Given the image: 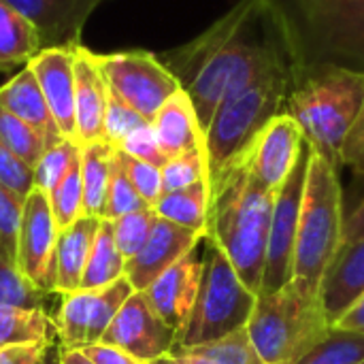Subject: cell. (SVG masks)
Listing matches in <instances>:
<instances>
[{
	"label": "cell",
	"instance_id": "46",
	"mask_svg": "<svg viewBox=\"0 0 364 364\" xmlns=\"http://www.w3.org/2000/svg\"><path fill=\"white\" fill-rule=\"evenodd\" d=\"M92 360L96 364H151L145 363V360H139L122 350H115V348H109V346H102V343H96L92 348H85L83 350Z\"/></svg>",
	"mask_w": 364,
	"mask_h": 364
},
{
	"label": "cell",
	"instance_id": "51",
	"mask_svg": "<svg viewBox=\"0 0 364 364\" xmlns=\"http://www.w3.org/2000/svg\"><path fill=\"white\" fill-rule=\"evenodd\" d=\"M360 364H364V360H363V363H360Z\"/></svg>",
	"mask_w": 364,
	"mask_h": 364
},
{
	"label": "cell",
	"instance_id": "24",
	"mask_svg": "<svg viewBox=\"0 0 364 364\" xmlns=\"http://www.w3.org/2000/svg\"><path fill=\"white\" fill-rule=\"evenodd\" d=\"M166 358L173 364H264L250 339L247 328L203 346H177Z\"/></svg>",
	"mask_w": 364,
	"mask_h": 364
},
{
	"label": "cell",
	"instance_id": "25",
	"mask_svg": "<svg viewBox=\"0 0 364 364\" xmlns=\"http://www.w3.org/2000/svg\"><path fill=\"white\" fill-rule=\"evenodd\" d=\"M115 145L109 141H94L81 145V186H83V213L105 218L111 166Z\"/></svg>",
	"mask_w": 364,
	"mask_h": 364
},
{
	"label": "cell",
	"instance_id": "31",
	"mask_svg": "<svg viewBox=\"0 0 364 364\" xmlns=\"http://www.w3.org/2000/svg\"><path fill=\"white\" fill-rule=\"evenodd\" d=\"M49 292L36 288L2 250H0V305L23 307V309H45Z\"/></svg>",
	"mask_w": 364,
	"mask_h": 364
},
{
	"label": "cell",
	"instance_id": "12",
	"mask_svg": "<svg viewBox=\"0 0 364 364\" xmlns=\"http://www.w3.org/2000/svg\"><path fill=\"white\" fill-rule=\"evenodd\" d=\"M58 226L51 213L49 196L32 188L23 203V215L17 241V267L19 271L43 292L53 294L55 284V245Z\"/></svg>",
	"mask_w": 364,
	"mask_h": 364
},
{
	"label": "cell",
	"instance_id": "14",
	"mask_svg": "<svg viewBox=\"0 0 364 364\" xmlns=\"http://www.w3.org/2000/svg\"><path fill=\"white\" fill-rule=\"evenodd\" d=\"M203 252L205 239L168 271H164L147 290H143V296L147 299L151 309L177 333L179 339L188 326V320L198 299L205 267Z\"/></svg>",
	"mask_w": 364,
	"mask_h": 364
},
{
	"label": "cell",
	"instance_id": "42",
	"mask_svg": "<svg viewBox=\"0 0 364 364\" xmlns=\"http://www.w3.org/2000/svg\"><path fill=\"white\" fill-rule=\"evenodd\" d=\"M117 149H122L124 154L136 158V160H143V162H149L154 166H164L166 164V156L164 151L160 149V143L156 139V132L151 128V122L143 124L141 128H136L134 132H130L119 145Z\"/></svg>",
	"mask_w": 364,
	"mask_h": 364
},
{
	"label": "cell",
	"instance_id": "20",
	"mask_svg": "<svg viewBox=\"0 0 364 364\" xmlns=\"http://www.w3.org/2000/svg\"><path fill=\"white\" fill-rule=\"evenodd\" d=\"M364 292V237L341 243L320 284V301L335 324Z\"/></svg>",
	"mask_w": 364,
	"mask_h": 364
},
{
	"label": "cell",
	"instance_id": "50",
	"mask_svg": "<svg viewBox=\"0 0 364 364\" xmlns=\"http://www.w3.org/2000/svg\"><path fill=\"white\" fill-rule=\"evenodd\" d=\"M151 364H173V363H171V360H168V358L164 356V358H158V360H154Z\"/></svg>",
	"mask_w": 364,
	"mask_h": 364
},
{
	"label": "cell",
	"instance_id": "23",
	"mask_svg": "<svg viewBox=\"0 0 364 364\" xmlns=\"http://www.w3.org/2000/svg\"><path fill=\"white\" fill-rule=\"evenodd\" d=\"M151 128L166 158L205 147V132L198 124L196 109L183 87L177 90L160 107V111L151 119Z\"/></svg>",
	"mask_w": 364,
	"mask_h": 364
},
{
	"label": "cell",
	"instance_id": "26",
	"mask_svg": "<svg viewBox=\"0 0 364 364\" xmlns=\"http://www.w3.org/2000/svg\"><path fill=\"white\" fill-rule=\"evenodd\" d=\"M41 49L34 26L6 0H0V70L28 64Z\"/></svg>",
	"mask_w": 364,
	"mask_h": 364
},
{
	"label": "cell",
	"instance_id": "2",
	"mask_svg": "<svg viewBox=\"0 0 364 364\" xmlns=\"http://www.w3.org/2000/svg\"><path fill=\"white\" fill-rule=\"evenodd\" d=\"M209 192L207 239L228 256L239 279L258 296L277 192L260 186L245 162L211 183Z\"/></svg>",
	"mask_w": 364,
	"mask_h": 364
},
{
	"label": "cell",
	"instance_id": "44",
	"mask_svg": "<svg viewBox=\"0 0 364 364\" xmlns=\"http://www.w3.org/2000/svg\"><path fill=\"white\" fill-rule=\"evenodd\" d=\"M343 166H350L358 177H364V105L358 113L356 124L352 126L343 151H341Z\"/></svg>",
	"mask_w": 364,
	"mask_h": 364
},
{
	"label": "cell",
	"instance_id": "7",
	"mask_svg": "<svg viewBox=\"0 0 364 364\" xmlns=\"http://www.w3.org/2000/svg\"><path fill=\"white\" fill-rule=\"evenodd\" d=\"M305 68L343 66L364 73V0H279Z\"/></svg>",
	"mask_w": 364,
	"mask_h": 364
},
{
	"label": "cell",
	"instance_id": "1",
	"mask_svg": "<svg viewBox=\"0 0 364 364\" xmlns=\"http://www.w3.org/2000/svg\"><path fill=\"white\" fill-rule=\"evenodd\" d=\"M166 60L188 92L203 132L218 107L256 79L282 70H307L279 0H239Z\"/></svg>",
	"mask_w": 364,
	"mask_h": 364
},
{
	"label": "cell",
	"instance_id": "40",
	"mask_svg": "<svg viewBox=\"0 0 364 364\" xmlns=\"http://www.w3.org/2000/svg\"><path fill=\"white\" fill-rule=\"evenodd\" d=\"M143 124H147V119L139 115L132 107H128L115 92L109 90V102L105 115V141L117 147L130 132H134Z\"/></svg>",
	"mask_w": 364,
	"mask_h": 364
},
{
	"label": "cell",
	"instance_id": "6",
	"mask_svg": "<svg viewBox=\"0 0 364 364\" xmlns=\"http://www.w3.org/2000/svg\"><path fill=\"white\" fill-rule=\"evenodd\" d=\"M343 235V190L339 173L314 149L301 205L294 279L318 290Z\"/></svg>",
	"mask_w": 364,
	"mask_h": 364
},
{
	"label": "cell",
	"instance_id": "32",
	"mask_svg": "<svg viewBox=\"0 0 364 364\" xmlns=\"http://www.w3.org/2000/svg\"><path fill=\"white\" fill-rule=\"evenodd\" d=\"M364 360V333L331 328L328 337L320 341L296 364H360Z\"/></svg>",
	"mask_w": 364,
	"mask_h": 364
},
{
	"label": "cell",
	"instance_id": "45",
	"mask_svg": "<svg viewBox=\"0 0 364 364\" xmlns=\"http://www.w3.org/2000/svg\"><path fill=\"white\" fill-rule=\"evenodd\" d=\"M364 237V190L360 192L358 200L350 207H343V235L341 243L354 241Z\"/></svg>",
	"mask_w": 364,
	"mask_h": 364
},
{
	"label": "cell",
	"instance_id": "5",
	"mask_svg": "<svg viewBox=\"0 0 364 364\" xmlns=\"http://www.w3.org/2000/svg\"><path fill=\"white\" fill-rule=\"evenodd\" d=\"M245 328L264 364H296L328 337L333 324L320 292L292 279L277 292L258 294Z\"/></svg>",
	"mask_w": 364,
	"mask_h": 364
},
{
	"label": "cell",
	"instance_id": "33",
	"mask_svg": "<svg viewBox=\"0 0 364 364\" xmlns=\"http://www.w3.org/2000/svg\"><path fill=\"white\" fill-rule=\"evenodd\" d=\"M0 141L28 166H36L43 151L47 149L45 139L17 115L0 107Z\"/></svg>",
	"mask_w": 364,
	"mask_h": 364
},
{
	"label": "cell",
	"instance_id": "10",
	"mask_svg": "<svg viewBox=\"0 0 364 364\" xmlns=\"http://www.w3.org/2000/svg\"><path fill=\"white\" fill-rule=\"evenodd\" d=\"M100 66L109 90L115 92L147 122L156 117L160 107L181 90L171 68L149 51H117L100 55Z\"/></svg>",
	"mask_w": 364,
	"mask_h": 364
},
{
	"label": "cell",
	"instance_id": "47",
	"mask_svg": "<svg viewBox=\"0 0 364 364\" xmlns=\"http://www.w3.org/2000/svg\"><path fill=\"white\" fill-rule=\"evenodd\" d=\"M341 331H354V333H364V292L363 296L333 324Z\"/></svg>",
	"mask_w": 364,
	"mask_h": 364
},
{
	"label": "cell",
	"instance_id": "16",
	"mask_svg": "<svg viewBox=\"0 0 364 364\" xmlns=\"http://www.w3.org/2000/svg\"><path fill=\"white\" fill-rule=\"evenodd\" d=\"M75 47H47L41 49L28 66L36 75L47 107L55 119L60 134L77 143L75 117ZM79 145V143H77Z\"/></svg>",
	"mask_w": 364,
	"mask_h": 364
},
{
	"label": "cell",
	"instance_id": "11",
	"mask_svg": "<svg viewBox=\"0 0 364 364\" xmlns=\"http://www.w3.org/2000/svg\"><path fill=\"white\" fill-rule=\"evenodd\" d=\"M136 290L126 277L100 290H79L60 296L62 303L53 318L58 346L62 350H85L100 343L117 311Z\"/></svg>",
	"mask_w": 364,
	"mask_h": 364
},
{
	"label": "cell",
	"instance_id": "27",
	"mask_svg": "<svg viewBox=\"0 0 364 364\" xmlns=\"http://www.w3.org/2000/svg\"><path fill=\"white\" fill-rule=\"evenodd\" d=\"M209 198H211L209 181H198L194 186L175 192H164L151 209L156 211L158 218H164L177 226L207 235Z\"/></svg>",
	"mask_w": 364,
	"mask_h": 364
},
{
	"label": "cell",
	"instance_id": "28",
	"mask_svg": "<svg viewBox=\"0 0 364 364\" xmlns=\"http://www.w3.org/2000/svg\"><path fill=\"white\" fill-rule=\"evenodd\" d=\"M124 275H126V260L115 245L113 222L100 220V228L96 232L92 252L83 271L81 290H100L122 279Z\"/></svg>",
	"mask_w": 364,
	"mask_h": 364
},
{
	"label": "cell",
	"instance_id": "13",
	"mask_svg": "<svg viewBox=\"0 0 364 364\" xmlns=\"http://www.w3.org/2000/svg\"><path fill=\"white\" fill-rule=\"evenodd\" d=\"M102 346L122 350L139 360L154 363L179 346L177 333L151 309L143 292H134L113 318L100 339Z\"/></svg>",
	"mask_w": 364,
	"mask_h": 364
},
{
	"label": "cell",
	"instance_id": "30",
	"mask_svg": "<svg viewBox=\"0 0 364 364\" xmlns=\"http://www.w3.org/2000/svg\"><path fill=\"white\" fill-rule=\"evenodd\" d=\"M51 213L55 220L58 230L68 228L73 222H77L83 213V186H81V149L77 158L73 160L66 175L60 179V183L47 194Z\"/></svg>",
	"mask_w": 364,
	"mask_h": 364
},
{
	"label": "cell",
	"instance_id": "17",
	"mask_svg": "<svg viewBox=\"0 0 364 364\" xmlns=\"http://www.w3.org/2000/svg\"><path fill=\"white\" fill-rule=\"evenodd\" d=\"M207 235L177 226L156 215L151 235L143 250L126 262V279L136 292L147 290L164 271L190 254Z\"/></svg>",
	"mask_w": 364,
	"mask_h": 364
},
{
	"label": "cell",
	"instance_id": "35",
	"mask_svg": "<svg viewBox=\"0 0 364 364\" xmlns=\"http://www.w3.org/2000/svg\"><path fill=\"white\" fill-rule=\"evenodd\" d=\"M79 149H81V145H77L68 139H62L60 143L47 147L34 166V188L49 194L60 183V179L66 175V171L70 168Z\"/></svg>",
	"mask_w": 364,
	"mask_h": 364
},
{
	"label": "cell",
	"instance_id": "22",
	"mask_svg": "<svg viewBox=\"0 0 364 364\" xmlns=\"http://www.w3.org/2000/svg\"><path fill=\"white\" fill-rule=\"evenodd\" d=\"M100 228V218L81 215L68 228L60 230L55 245V284L53 294L66 296L81 290L83 271Z\"/></svg>",
	"mask_w": 364,
	"mask_h": 364
},
{
	"label": "cell",
	"instance_id": "41",
	"mask_svg": "<svg viewBox=\"0 0 364 364\" xmlns=\"http://www.w3.org/2000/svg\"><path fill=\"white\" fill-rule=\"evenodd\" d=\"M0 183L26 198L34 188V168L19 160L2 141H0Z\"/></svg>",
	"mask_w": 364,
	"mask_h": 364
},
{
	"label": "cell",
	"instance_id": "8",
	"mask_svg": "<svg viewBox=\"0 0 364 364\" xmlns=\"http://www.w3.org/2000/svg\"><path fill=\"white\" fill-rule=\"evenodd\" d=\"M203 279L196 305L179 339L181 348L203 346L247 326L258 296L239 279L228 256L205 237Z\"/></svg>",
	"mask_w": 364,
	"mask_h": 364
},
{
	"label": "cell",
	"instance_id": "43",
	"mask_svg": "<svg viewBox=\"0 0 364 364\" xmlns=\"http://www.w3.org/2000/svg\"><path fill=\"white\" fill-rule=\"evenodd\" d=\"M53 341H32L0 348V364H45L51 356Z\"/></svg>",
	"mask_w": 364,
	"mask_h": 364
},
{
	"label": "cell",
	"instance_id": "38",
	"mask_svg": "<svg viewBox=\"0 0 364 364\" xmlns=\"http://www.w3.org/2000/svg\"><path fill=\"white\" fill-rule=\"evenodd\" d=\"M115 156H117V160H119V164H122L126 177H128L130 183L134 186V190L141 194V198H143L149 207H154V205L160 200V196L164 194V190H162V171H160V166H154V164H149V162L136 160V158L124 154V151L117 149V147H115Z\"/></svg>",
	"mask_w": 364,
	"mask_h": 364
},
{
	"label": "cell",
	"instance_id": "37",
	"mask_svg": "<svg viewBox=\"0 0 364 364\" xmlns=\"http://www.w3.org/2000/svg\"><path fill=\"white\" fill-rule=\"evenodd\" d=\"M151 209L141 194L134 190L130 179L126 177L117 156H113V166H111V179H109V192H107V205H105V218L102 220H117L122 215Z\"/></svg>",
	"mask_w": 364,
	"mask_h": 364
},
{
	"label": "cell",
	"instance_id": "36",
	"mask_svg": "<svg viewBox=\"0 0 364 364\" xmlns=\"http://www.w3.org/2000/svg\"><path fill=\"white\" fill-rule=\"evenodd\" d=\"M111 222H113L115 245L122 252L124 260L128 262L147 243L151 228H154V222H156V211L143 209V211H134V213L122 215V218L111 220Z\"/></svg>",
	"mask_w": 364,
	"mask_h": 364
},
{
	"label": "cell",
	"instance_id": "48",
	"mask_svg": "<svg viewBox=\"0 0 364 364\" xmlns=\"http://www.w3.org/2000/svg\"><path fill=\"white\" fill-rule=\"evenodd\" d=\"M58 363L60 364H96L83 350H62L58 346Z\"/></svg>",
	"mask_w": 364,
	"mask_h": 364
},
{
	"label": "cell",
	"instance_id": "19",
	"mask_svg": "<svg viewBox=\"0 0 364 364\" xmlns=\"http://www.w3.org/2000/svg\"><path fill=\"white\" fill-rule=\"evenodd\" d=\"M38 32L43 49L79 45L81 30L100 0H6Z\"/></svg>",
	"mask_w": 364,
	"mask_h": 364
},
{
	"label": "cell",
	"instance_id": "34",
	"mask_svg": "<svg viewBox=\"0 0 364 364\" xmlns=\"http://www.w3.org/2000/svg\"><path fill=\"white\" fill-rule=\"evenodd\" d=\"M160 171H162V190L164 192H175V190L194 186L198 181H209L205 147L190 149V151L168 158Z\"/></svg>",
	"mask_w": 364,
	"mask_h": 364
},
{
	"label": "cell",
	"instance_id": "3",
	"mask_svg": "<svg viewBox=\"0 0 364 364\" xmlns=\"http://www.w3.org/2000/svg\"><path fill=\"white\" fill-rule=\"evenodd\" d=\"M364 105V73L343 66L307 68L288 98L305 141L339 173L341 151Z\"/></svg>",
	"mask_w": 364,
	"mask_h": 364
},
{
	"label": "cell",
	"instance_id": "4",
	"mask_svg": "<svg viewBox=\"0 0 364 364\" xmlns=\"http://www.w3.org/2000/svg\"><path fill=\"white\" fill-rule=\"evenodd\" d=\"M303 75L294 70L264 75L218 107L205 132L209 186L241 164L267 124L286 113L288 98Z\"/></svg>",
	"mask_w": 364,
	"mask_h": 364
},
{
	"label": "cell",
	"instance_id": "9",
	"mask_svg": "<svg viewBox=\"0 0 364 364\" xmlns=\"http://www.w3.org/2000/svg\"><path fill=\"white\" fill-rule=\"evenodd\" d=\"M311 154H314V147L305 141L292 173L288 175V179L277 190L260 294L277 292L294 279L296 232H299L301 205H303Z\"/></svg>",
	"mask_w": 364,
	"mask_h": 364
},
{
	"label": "cell",
	"instance_id": "29",
	"mask_svg": "<svg viewBox=\"0 0 364 364\" xmlns=\"http://www.w3.org/2000/svg\"><path fill=\"white\" fill-rule=\"evenodd\" d=\"M32 341H58L53 318L45 309L0 305V348Z\"/></svg>",
	"mask_w": 364,
	"mask_h": 364
},
{
	"label": "cell",
	"instance_id": "49",
	"mask_svg": "<svg viewBox=\"0 0 364 364\" xmlns=\"http://www.w3.org/2000/svg\"><path fill=\"white\" fill-rule=\"evenodd\" d=\"M45 364H60V363H58V346L53 348V352H51V356L47 358V363H45Z\"/></svg>",
	"mask_w": 364,
	"mask_h": 364
},
{
	"label": "cell",
	"instance_id": "39",
	"mask_svg": "<svg viewBox=\"0 0 364 364\" xmlns=\"http://www.w3.org/2000/svg\"><path fill=\"white\" fill-rule=\"evenodd\" d=\"M26 198L17 196L9 188L0 183V250L17 262V241H19V226L23 215Z\"/></svg>",
	"mask_w": 364,
	"mask_h": 364
},
{
	"label": "cell",
	"instance_id": "15",
	"mask_svg": "<svg viewBox=\"0 0 364 364\" xmlns=\"http://www.w3.org/2000/svg\"><path fill=\"white\" fill-rule=\"evenodd\" d=\"M303 143L305 136L296 119L290 113H279L260 132L243 162L260 186L277 192L292 173Z\"/></svg>",
	"mask_w": 364,
	"mask_h": 364
},
{
	"label": "cell",
	"instance_id": "18",
	"mask_svg": "<svg viewBox=\"0 0 364 364\" xmlns=\"http://www.w3.org/2000/svg\"><path fill=\"white\" fill-rule=\"evenodd\" d=\"M107 102L109 83L98 53L79 43L75 47V117L79 145L105 141Z\"/></svg>",
	"mask_w": 364,
	"mask_h": 364
},
{
	"label": "cell",
	"instance_id": "21",
	"mask_svg": "<svg viewBox=\"0 0 364 364\" xmlns=\"http://www.w3.org/2000/svg\"><path fill=\"white\" fill-rule=\"evenodd\" d=\"M0 107H4L6 111L17 115L21 122L32 126L45 139L47 147L64 139L47 107V100L36 81V75L32 73L28 64L19 73H15V77H11L6 83L0 85Z\"/></svg>",
	"mask_w": 364,
	"mask_h": 364
}]
</instances>
